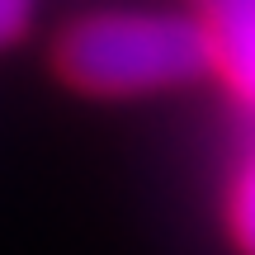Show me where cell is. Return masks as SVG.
I'll list each match as a JSON object with an SVG mask.
<instances>
[{"label":"cell","mask_w":255,"mask_h":255,"mask_svg":"<svg viewBox=\"0 0 255 255\" xmlns=\"http://www.w3.org/2000/svg\"><path fill=\"white\" fill-rule=\"evenodd\" d=\"M33 5L38 0H0V52L24 43V33L33 28Z\"/></svg>","instance_id":"cell-4"},{"label":"cell","mask_w":255,"mask_h":255,"mask_svg":"<svg viewBox=\"0 0 255 255\" xmlns=\"http://www.w3.org/2000/svg\"><path fill=\"white\" fill-rule=\"evenodd\" d=\"M222 227L237 255H255V146L232 165L222 194Z\"/></svg>","instance_id":"cell-3"},{"label":"cell","mask_w":255,"mask_h":255,"mask_svg":"<svg viewBox=\"0 0 255 255\" xmlns=\"http://www.w3.org/2000/svg\"><path fill=\"white\" fill-rule=\"evenodd\" d=\"M189 19L203 38V71L237 109L255 114V0H194Z\"/></svg>","instance_id":"cell-2"},{"label":"cell","mask_w":255,"mask_h":255,"mask_svg":"<svg viewBox=\"0 0 255 255\" xmlns=\"http://www.w3.org/2000/svg\"><path fill=\"white\" fill-rule=\"evenodd\" d=\"M52 71L66 90L90 100H137L189 85L203 71V38L184 14L100 9L57 33Z\"/></svg>","instance_id":"cell-1"}]
</instances>
